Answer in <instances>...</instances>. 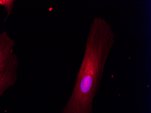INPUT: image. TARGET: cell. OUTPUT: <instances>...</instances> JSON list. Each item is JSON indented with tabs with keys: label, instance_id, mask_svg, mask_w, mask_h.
<instances>
[{
	"label": "cell",
	"instance_id": "cell-1",
	"mask_svg": "<svg viewBox=\"0 0 151 113\" xmlns=\"http://www.w3.org/2000/svg\"><path fill=\"white\" fill-rule=\"evenodd\" d=\"M115 36L112 27L105 18H94L73 91L61 113H94L93 101L100 89Z\"/></svg>",
	"mask_w": 151,
	"mask_h": 113
},
{
	"label": "cell",
	"instance_id": "cell-2",
	"mask_svg": "<svg viewBox=\"0 0 151 113\" xmlns=\"http://www.w3.org/2000/svg\"><path fill=\"white\" fill-rule=\"evenodd\" d=\"M19 66V60L16 53L0 65V99L6 90L16 83Z\"/></svg>",
	"mask_w": 151,
	"mask_h": 113
},
{
	"label": "cell",
	"instance_id": "cell-3",
	"mask_svg": "<svg viewBox=\"0 0 151 113\" xmlns=\"http://www.w3.org/2000/svg\"><path fill=\"white\" fill-rule=\"evenodd\" d=\"M16 42L5 31L0 33V65L15 53Z\"/></svg>",
	"mask_w": 151,
	"mask_h": 113
},
{
	"label": "cell",
	"instance_id": "cell-4",
	"mask_svg": "<svg viewBox=\"0 0 151 113\" xmlns=\"http://www.w3.org/2000/svg\"><path fill=\"white\" fill-rule=\"evenodd\" d=\"M15 2V0H0V6L4 7L6 11V17L5 18V21H6L7 19L12 14L14 4Z\"/></svg>",
	"mask_w": 151,
	"mask_h": 113
}]
</instances>
